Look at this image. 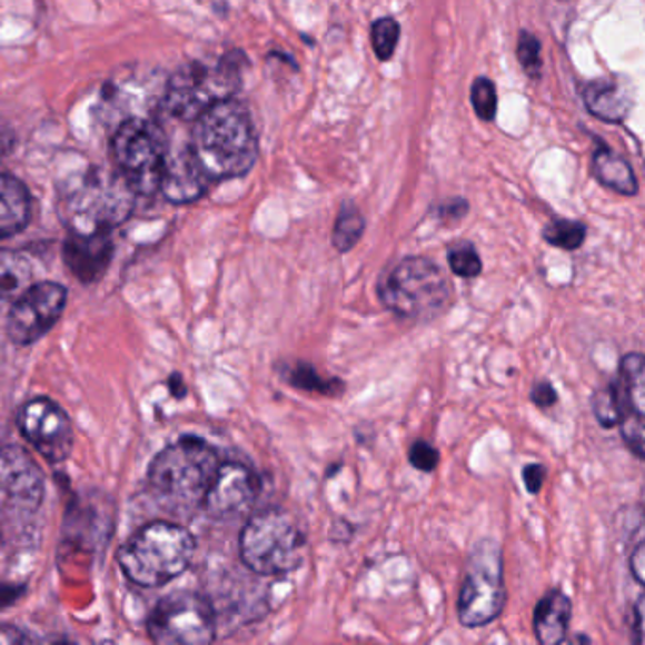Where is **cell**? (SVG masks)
Masks as SVG:
<instances>
[{
  "label": "cell",
  "instance_id": "6da1fadb",
  "mask_svg": "<svg viewBox=\"0 0 645 645\" xmlns=\"http://www.w3.org/2000/svg\"><path fill=\"white\" fill-rule=\"evenodd\" d=\"M137 196L120 169L91 165L59 183V218L72 234L112 231L131 216Z\"/></svg>",
  "mask_w": 645,
  "mask_h": 645
},
{
  "label": "cell",
  "instance_id": "7a4b0ae2",
  "mask_svg": "<svg viewBox=\"0 0 645 645\" xmlns=\"http://www.w3.org/2000/svg\"><path fill=\"white\" fill-rule=\"evenodd\" d=\"M190 142L212 180L245 177L258 159V135L250 112L234 99L202 112L194 123Z\"/></svg>",
  "mask_w": 645,
  "mask_h": 645
},
{
  "label": "cell",
  "instance_id": "3957f363",
  "mask_svg": "<svg viewBox=\"0 0 645 645\" xmlns=\"http://www.w3.org/2000/svg\"><path fill=\"white\" fill-rule=\"evenodd\" d=\"M220 466V455L209 441L182 436L156 455L148 483L167 509L188 512L205 504Z\"/></svg>",
  "mask_w": 645,
  "mask_h": 645
},
{
  "label": "cell",
  "instance_id": "277c9868",
  "mask_svg": "<svg viewBox=\"0 0 645 645\" xmlns=\"http://www.w3.org/2000/svg\"><path fill=\"white\" fill-rule=\"evenodd\" d=\"M196 538L186 526L156 520L135 532L118 550V564L129 582L163 587L190 568Z\"/></svg>",
  "mask_w": 645,
  "mask_h": 645
},
{
  "label": "cell",
  "instance_id": "5b68a950",
  "mask_svg": "<svg viewBox=\"0 0 645 645\" xmlns=\"http://www.w3.org/2000/svg\"><path fill=\"white\" fill-rule=\"evenodd\" d=\"M247 58L229 51L209 61H191L167 78L163 107L172 118L196 121L202 112L234 99L242 83Z\"/></svg>",
  "mask_w": 645,
  "mask_h": 645
},
{
  "label": "cell",
  "instance_id": "8992f818",
  "mask_svg": "<svg viewBox=\"0 0 645 645\" xmlns=\"http://www.w3.org/2000/svg\"><path fill=\"white\" fill-rule=\"evenodd\" d=\"M386 309L405 320H431L449 309L453 285L436 261L411 256L398 261L379 282Z\"/></svg>",
  "mask_w": 645,
  "mask_h": 645
},
{
  "label": "cell",
  "instance_id": "52a82bcc",
  "mask_svg": "<svg viewBox=\"0 0 645 645\" xmlns=\"http://www.w3.org/2000/svg\"><path fill=\"white\" fill-rule=\"evenodd\" d=\"M305 532L282 507L254 513L242 528L239 553L242 563L258 576H282L304 560Z\"/></svg>",
  "mask_w": 645,
  "mask_h": 645
},
{
  "label": "cell",
  "instance_id": "ba28073f",
  "mask_svg": "<svg viewBox=\"0 0 645 645\" xmlns=\"http://www.w3.org/2000/svg\"><path fill=\"white\" fill-rule=\"evenodd\" d=\"M504 557L496 539L485 538L469 553L458 595V621L466 628H479L498 619L506 607Z\"/></svg>",
  "mask_w": 645,
  "mask_h": 645
},
{
  "label": "cell",
  "instance_id": "9c48e42d",
  "mask_svg": "<svg viewBox=\"0 0 645 645\" xmlns=\"http://www.w3.org/2000/svg\"><path fill=\"white\" fill-rule=\"evenodd\" d=\"M169 150L163 127L152 118H133L116 127L112 156L139 196H153L161 188Z\"/></svg>",
  "mask_w": 645,
  "mask_h": 645
},
{
  "label": "cell",
  "instance_id": "30bf717a",
  "mask_svg": "<svg viewBox=\"0 0 645 645\" xmlns=\"http://www.w3.org/2000/svg\"><path fill=\"white\" fill-rule=\"evenodd\" d=\"M148 634L159 645H205L216 636V615L205 596L175 591L156 604Z\"/></svg>",
  "mask_w": 645,
  "mask_h": 645
},
{
  "label": "cell",
  "instance_id": "8fae6325",
  "mask_svg": "<svg viewBox=\"0 0 645 645\" xmlns=\"http://www.w3.org/2000/svg\"><path fill=\"white\" fill-rule=\"evenodd\" d=\"M67 307V288L58 282H37L13 299L7 317V336L16 347L39 341L59 322Z\"/></svg>",
  "mask_w": 645,
  "mask_h": 645
},
{
  "label": "cell",
  "instance_id": "7c38bea8",
  "mask_svg": "<svg viewBox=\"0 0 645 645\" xmlns=\"http://www.w3.org/2000/svg\"><path fill=\"white\" fill-rule=\"evenodd\" d=\"M18 428L50 464H61L69 458L75 445V430L67 413L50 398H32L18 411Z\"/></svg>",
  "mask_w": 645,
  "mask_h": 645
},
{
  "label": "cell",
  "instance_id": "4fadbf2b",
  "mask_svg": "<svg viewBox=\"0 0 645 645\" xmlns=\"http://www.w3.org/2000/svg\"><path fill=\"white\" fill-rule=\"evenodd\" d=\"M167 80L153 77H137L121 72L120 77L112 78L105 83L101 93V110L105 120L123 121L133 118H150L153 107L163 105Z\"/></svg>",
  "mask_w": 645,
  "mask_h": 645
},
{
  "label": "cell",
  "instance_id": "5bb4252c",
  "mask_svg": "<svg viewBox=\"0 0 645 645\" xmlns=\"http://www.w3.org/2000/svg\"><path fill=\"white\" fill-rule=\"evenodd\" d=\"M260 496V477L245 464L226 463L220 466L202 509L216 520L241 517L252 509Z\"/></svg>",
  "mask_w": 645,
  "mask_h": 645
},
{
  "label": "cell",
  "instance_id": "9a60e30c",
  "mask_svg": "<svg viewBox=\"0 0 645 645\" xmlns=\"http://www.w3.org/2000/svg\"><path fill=\"white\" fill-rule=\"evenodd\" d=\"M44 500V477L31 455L18 445L2 450V504L13 512H37Z\"/></svg>",
  "mask_w": 645,
  "mask_h": 645
},
{
  "label": "cell",
  "instance_id": "2e32d148",
  "mask_svg": "<svg viewBox=\"0 0 645 645\" xmlns=\"http://www.w3.org/2000/svg\"><path fill=\"white\" fill-rule=\"evenodd\" d=\"M212 178L205 171L201 161L194 152L191 142L182 146H175L169 150L167 161H165L163 177H161V188L167 201L172 205H188L201 199Z\"/></svg>",
  "mask_w": 645,
  "mask_h": 645
},
{
  "label": "cell",
  "instance_id": "e0dca14e",
  "mask_svg": "<svg viewBox=\"0 0 645 645\" xmlns=\"http://www.w3.org/2000/svg\"><path fill=\"white\" fill-rule=\"evenodd\" d=\"M115 258V242L110 231L72 234L63 245V261L70 275L82 285H96L105 277Z\"/></svg>",
  "mask_w": 645,
  "mask_h": 645
},
{
  "label": "cell",
  "instance_id": "ac0fdd59",
  "mask_svg": "<svg viewBox=\"0 0 645 645\" xmlns=\"http://www.w3.org/2000/svg\"><path fill=\"white\" fill-rule=\"evenodd\" d=\"M572 601L560 588H550L534 609V634L542 645L564 644L568 639Z\"/></svg>",
  "mask_w": 645,
  "mask_h": 645
},
{
  "label": "cell",
  "instance_id": "d6986e66",
  "mask_svg": "<svg viewBox=\"0 0 645 645\" xmlns=\"http://www.w3.org/2000/svg\"><path fill=\"white\" fill-rule=\"evenodd\" d=\"M31 222V194L20 178L4 172L0 178V235L10 239Z\"/></svg>",
  "mask_w": 645,
  "mask_h": 645
},
{
  "label": "cell",
  "instance_id": "ffe728a7",
  "mask_svg": "<svg viewBox=\"0 0 645 645\" xmlns=\"http://www.w3.org/2000/svg\"><path fill=\"white\" fill-rule=\"evenodd\" d=\"M583 101L591 115L607 123H621L631 112L628 91L614 82H591L583 88Z\"/></svg>",
  "mask_w": 645,
  "mask_h": 645
},
{
  "label": "cell",
  "instance_id": "44dd1931",
  "mask_svg": "<svg viewBox=\"0 0 645 645\" xmlns=\"http://www.w3.org/2000/svg\"><path fill=\"white\" fill-rule=\"evenodd\" d=\"M593 171L598 182L619 196L633 197L638 194V180L628 161L612 152L607 146L601 145L593 156Z\"/></svg>",
  "mask_w": 645,
  "mask_h": 645
},
{
  "label": "cell",
  "instance_id": "7402d4cb",
  "mask_svg": "<svg viewBox=\"0 0 645 645\" xmlns=\"http://www.w3.org/2000/svg\"><path fill=\"white\" fill-rule=\"evenodd\" d=\"M619 380L631 411L645 413V355H626L621 360Z\"/></svg>",
  "mask_w": 645,
  "mask_h": 645
},
{
  "label": "cell",
  "instance_id": "603a6c76",
  "mask_svg": "<svg viewBox=\"0 0 645 645\" xmlns=\"http://www.w3.org/2000/svg\"><path fill=\"white\" fill-rule=\"evenodd\" d=\"M32 269L29 261L20 254L4 250L0 261V290L2 298H20L21 294L31 286Z\"/></svg>",
  "mask_w": 645,
  "mask_h": 645
},
{
  "label": "cell",
  "instance_id": "cb8c5ba5",
  "mask_svg": "<svg viewBox=\"0 0 645 645\" xmlns=\"http://www.w3.org/2000/svg\"><path fill=\"white\" fill-rule=\"evenodd\" d=\"M591 407H593L596 420L604 428H614L617 424L623 423V418L631 413V405L626 401L625 394H623V388H621L617 379L604 390L595 393Z\"/></svg>",
  "mask_w": 645,
  "mask_h": 645
},
{
  "label": "cell",
  "instance_id": "d4e9b609",
  "mask_svg": "<svg viewBox=\"0 0 645 645\" xmlns=\"http://www.w3.org/2000/svg\"><path fill=\"white\" fill-rule=\"evenodd\" d=\"M286 374H288L286 375V380L294 388L305 390V393H315L334 398V396H339L345 390V385H343L341 380L324 377V375L318 374L315 367L310 366V364H305V361H299L296 366L288 367Z\"/></svg>",
  "mask_w": 645,
  "mask_h": 645
},
{
  "label": "cell",
  "instance_id": "484cf974",
  "mask_svg": "<svg viewBox=\"0 0 645 645\" xmlns=\"http://www.w3.org/2000/svg\"><path fill=\"white\" fill-rule=\"evenodd\" d=\"M364 229H366V220H364L358 207L353 202H345L337 215L334 231H331V245L339 252H350L360 241Z\"/></svg>",
  "mask_w": 645,
  "mask_h": 645
},
{
  "label": "cell",
  "instance_id": "4316f807",
  "mask_svg": "<svg viewBox=\"0 0 645 645\" xmlns=\"http://www.w3.org/2000/svg\"><path fill=\"white\" fill-rule=\"evenodd\" d=\"M587 237L585 224L577 220H553L544 229V239L550 247L563 248V250H577L583 247Z\"/></svg>",
  "mask_w": 645,
  "mask_h": 645
},
{
  "label": "cell",
  "instance_id": "83f0119b",
  "mask_svg": "<svg viewBox=\"0 0 645 645\" xmlns=\"http://www.w3.org/2000/svg\"><path fill=\"white\" fill-rule=\"evenodd\" d=\"M447 260H449L450 271L460 279H475L482 275V256L469 242H458L455 247H450Z\"/></svg>",
  "mask_w": 645,
  "mask_h": 645
},
{
  "label": "cell",
  "instance_id": "f1b7e54d",
  "mask_svg": "<svg viewBox=\"0 0 645 645\" xmlns=\"http://www.w3.org/2000/svg\"><path fill=\"white\" fill-rule=\"evenodd\" d=\"M399 40V23L394 18H380L371 27V44L380 61L393 59Z\"/></svg>",
  "mask_w": 645,
  "mask_h": 645
},
{
  "label": "cell",
  "instance_id": "f546056e",
  "mask_svg": "<svg viewBox=\"0 0 645 645\" xmlns=\"http://www.w3.org/2000/svg\"><path fill=\"white\" fill-rule=\"evenodd\" d=\"M472 105H474L475 115L479 116L483 121H493L496 118L498 96H496V86L488 78L475 80L472 86Z\"/></svg>",
  "mask_w": 645,
  "mask_h": 645
},
{
  "label": "cell",
  "instance_id": "4dcf8cb0",
  "mask_svg": "<svg viewBox=\"0 0 645 645\" xmlns=\"http://www.w3.org/2000/svg\"><path fill=\"white\" fill-rule=\"evenodd\" d=\"M621 437L634 455L645 460V413L631 411L623 418Z\"/></svg>",
  "mask_w": 645,
  "mask_h": 645
},
{
  "label": "cell",
  "instance_id": "1f68e13d",
  "mask_svg": "<svg viewBox=\"0 0 645 645\" xmlns=\"http://www.w3.org/2000/svg\"><path fill=\"white\" fill-rule=\"evenodd\" d=\"M517 58L528 77L538 78L542 75V44L532 32H520Z\"/></svg>",
  "mask_w": 645,
  "mask_h": 645
},
{
  "label": "cell",
  "instance_id": "d6a6232c",
  "mask_svg": "<svg viewBox=\"0 0 645 645\" xmlns=\"http://www.w3.org/2000/svg\"><path fill=\"white\" fill-rule=\"evenodd\" d=\"M409 463L418 472H434L439 464V450L428 441L418 439L409 449Z\"/></svg>",
  "mask_w": 645,
  "mask_h": 645
},
{
  "label": "cell",
  "instance_id": "836d02e7",
  "mask_svg": "<svg viewBox=\"0 0 645 645\" xmlns=\"http://www.w3.org/2000/svg\"><path fill=\"white\" fill-rule=\"evenodd\" d=\"M530 399L532 404L539 407V409H547V407H553V405L557 404L558 394L549 380H539L532 388Z\"/></svg>",
  "mask_w": 645,
  "mask_h": 645
},
{
  "label": "cell",
  "instance_id": "e575fe53",
  "mask_svg": "<svg viewBox=\"0 0 645 645\" xmlns=\"http://www.w3.org/2000/svg\"><path fill=\"white\" fill-rule=\"evenodd\" d=\"M547 479V468L542 464H528L523 468V482L526 490L530 494H538Z\"/></svg>",
  "mask_w": 645,
  "mask_h": 645
},
{
  "label": "cell",
  "instance_id": "d590c367",
  "mask_svg": "<svg viewBox=\"0 0 645 645\" xmlns=\"http://www.w3.org/2000/svg\"><path fill=\"white\" fill-rule=\"evenodd\" d=\"M634 642L645 645V595L639 596L634 607Z\"/></svg>",
  "mask_w": 645,
  "mask_h": 645
},
{
  "label": "cell",
  "instance_id": "8d00e7d4",
  "mask_svg": "<svg viewBox=\"0 0 645 645\" xmlns=\"http://www.w3.org/2000/svg\"><path fill=\"white\" fill-rule=\"evenodd\" d=\"M468 212V202L464 199H455V201L445 202L444 207L439 209V216L444 220H460Z\"/></svg>",
  "mask_w": 645,
  "mask_h": 645
},
{
  "label": "cell",
  "instance_id": "74e56055",
  "mask_svg": "<svg viewBox=\"0 0 645 645\" xmlns=\"http://www.w3.org/2000/svg\"><path fill=\"white\" fill-rule=\"evenodd\" d=\"M631 569H633L634 579L645 587V542L634 549L633 557H631Z\"/></svg>",
  "mask_w": 645,
  "mask_h": 645
},
{
  "label": "cell",
  "instance_id": "f35d334b",
  "mask_svg": "<svg viewBox=\"0 0 645 645\" xmlns=\"http://www.w3.org/2000/svg\"><path fill=\"white\" fill-rule=\"evenodd\" d=\"M576 642H591V639L585 638V636H577Z\"/></svg>",
  "mask_w": 645,
  "mask_h": 645
}]
</instances>
